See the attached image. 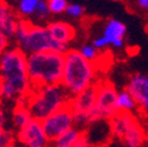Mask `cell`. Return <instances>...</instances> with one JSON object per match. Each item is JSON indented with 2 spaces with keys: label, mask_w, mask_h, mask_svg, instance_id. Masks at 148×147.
Instances as JSON below:
<instances>
[{
  "label": "cell",
  "mask_w": 148,
  "mask_h": 147,
  "mask_svg": "<svg viewBox=\"0 0 148 147\" xmlns=\"http://www.w3.org/2000/svg\"><path fill=\"white\" fill-rule=\"evenodd\" d=\"M97 64L85 59L79 49L69 48L65 53L61 85L69 97L73 98L97 82Z\"/></svg>",
  "instance_id": "6da1fadb"
},
{
  "label": "cell",
  "mask_w": 148,
  "mask_h": 147,
  "mask_svg": "<svg viewBox=\"0 0 148 147\" xmlns=\"http://www.w3.org/2000/svg\"><path fill=\"white\" fill-rule=\"evenodd\" d=\"M65 54L47 51L27 56L28 76L33 88L61 85Z\"/></svg>",
  "instance_id": "7a4b0ae2"
},
{
  "label": "cell",
  "mask_w": 148,
  "mask_h": 147,
  "mask_svg": "<svg viewBox=\"0 0 148 147\" xmlns=\"http://www.w3.org/2000/svg\"><path fill=\"white\" fill-rule=\"evenodd\" d=\"M0 79L12 86L18 97H28L33 87L28 76L27 54L19 47H10L0 56Z\"/></svg>",
  "instance_id": "3957f363"
},
{
  "label": "cell",
  "mask_w": 148,
  "mask_h": 147,
  "mask_svg": "<svg viewBox=\"0 0 148 147\" xmlns=\"http://www.w3.org/2000/svg\"><path fill=\"white\" fill-rule=\"evenodd\" d=\"M71 99L62 85H49L33 88L27 97L26 106L29 109L32 119L42 121L69 104Z\"/></svg>",
  "instance_id": "277c9868"
},
{
  "label": "cell",
  "mask_w": 148,
  "mask_h": 147,
  "mask_svg": "<svg viewBox=\"0 0 148 147\" xmlns=\"http://www.w3.org/2000/svg\"><path fill=\"white\" fill-rule=\"evenodd\" d=\"M16 46L24 53H26L27 56L33 53L47 52V51L65 54L69 49V47L55 41L51 36L46 26L35 25V24H32L28 32L23 39L16 41Z\"/></svg>",
  "instance_id": "5b68a950"
},
{
  "label": "cell",
  "mask_w": 148,
  "mask_h": 147,
  "mask_svg": "<svg viewBox=\"0 0 148 147\" xmlns=\"http://www.w3.org/2000/svg\"><path fill=\"white\" fill-rule=\"evenodd\" d=\"M118 91L107 79L97 81V104L90 118V122L98 120L109 121L119 111L116 107ZM89 122V124H90Z\"/></svg>",
  "instance_id": "8992f818"
},
{
  "label": "cell",
  "mask_w": 148,
  "mask_h": 147,
  "mask_svg": "<svg viewBox=\"0 0 148 147\" xmlns=\"http://www.w3.org/2000/svg\"><path fill=\"white\" fill-rule=\"evenodd\" d=\"M71 107L73 109L75 127L85 130L90 122V118L95 109L97 104V82L81 93L71 99Z\"/></svg>",
  "instance_id": "52a82bcc"
},
{
  "label": "cell",
  "mask_w": 148,
  "mask_h": 147,
  "mask_svg": "<svg viewBox=\"0 0 148 147\" xmlns=\"http://www.w3.org/2000/svg\"><path fill=\"white\" fill-rule=\"evenodd\" d=\"M41 125L46 137L51 142L59 138L65 132H67L68 130H71V128L75 127L71 104L65 105L64 107L58 109L57 112H54L53 114L47 117L45 120L41 121Z\"/></svg>",
  "instance_id": "ba28073f"
},
{
  "label": "cell",
  "mask_w": 148,
  "mask_h": 147,
  "mask_svg": "<svg viewBox=\"0 0 148 147\" xmlns=\"http://www.w3.org/2000/svg\"><path fill=\"white\" fill-rule=\"evenodd\" d=\"M16 140L21 147H49L51 141L45 134L41 121L32 119L27 125L18 130Z\"/></svg>",
  "instance_id": "9c48e42d"
},
{
  "label": "cell",
  "mask_w": 148,
  "mask_h": 147,
  "mask_svg": "<svg viewBox=\"0 0 148 147\" xmlns=\"http://www.w3.org/2000/svg\"><path fill=\"white\" fill-rule=\"evenodd\" d=\"M126 89L134 98L140 111L148 115V74L134 73L129 77Z\"/></svg>",
  "instance_id": "30bf717a"
},
{
  "label": "cell",
  "mask_w": 148,
  "mask_h": 147,
  "mask_svg": "<svg viewBox=\"0 0 148 147\" xmlns=\"http://www.w3.org/2000/svg\"><path fill=\"white\" fill-rule=\"evenodd\" d=\"M84 134L90 147H101L112 139L109 122L107 120H98L88 124L84 130Z\"/></svg>",
  "instance_id": "8fae6325"
},
{
  "label": "cell",
  "mask_w": 148,
  "mask_h": 147,
  "mask_svg": "<svg viewBox=\"0 0 148 147\" xmlns=\"http://www.w3.org/2000/svg\"><path fill=\"white\" fill-rule=\"evenodd\" d=\"M126 33V25L116 19H109L102 30V36L107 40L108 45L114 48H121L123 46Z\"/></svg>",
  "instance_id": "7c38bea8"
},
{
  "label": "cell",
  "mask_w": 148,
  "mask_h": 147,
  "mask_svg": "<svg viewBox=\"0 0 148 147\" xmlns=\"http://www.w3.org/2000/svg\"><path fill=\"white\" fill-rule=\"evenodd\" d=\"M20 16L5 0H0V32L14 38Z\"/></svg>",
  "instance_id": "4fadbf2b"
},
{
  "label": "cell",
  "mask_w": 148,
  "mask_h": 147,
  "mask_svg": "<svg viewBox=\"0 0 148 147\" xmlns=\"http://www.w3.org/2000/svg\"><path fill=\"white\" fill-rule=\"evenodd\" d=\"M46 28L48 30L51 36L55 41L61 45H65L67 47L73 41V39L75 38V34H77L75 28L71 24L66 21H61V20L49 21Z\"/></svg>",
  "instance_id": "5bb4252c"
},
{
  "label": "cell",
  "mask_w": 148,
  "mask_h": 147,
  "mask_svg": "<svg viewBox=\"0 0 148 147\" xmlns=\"http://www.w3.org/2000/svg\"><path fill=\"white\" fill-rule=\"evenodd\" d=\"M138 120V117H135L133 113L129 112H118L109 122V128H110V133H112L113 139L121 140L125 133L129 130L135 121Z\"/></svg>",
  "instance_id": "9a60e30c"
},
{
  "label": "cell",
  "mask_w": 148,
  "mask_h": 147,
  "mask_svg": "<svg viewBox=\"0 0 148 147\" xmlns=\"http://www.w3.org/2000/svg\"><path fill=\"white\" fill-rule=\"evenodd\" d=\"M126 147H145L146 146V128L138 119L120 140Z\"/></svg>",
  "instance_id": "2e32d148"
},
{
  "label": "cell",
  "mask_w": 148,
  "mask_h": 147,
  "mask_svg": "<svg viewBox=\"0 0 148 147\" xmlns=\"http://www.w3.org/2000/svg\"><path fill=\"white\" fill-rule=\"evenodd\" d=\"M84 131L78 127H73L64 134H61L59 138H57L53 142V147H74L80 137L82 135Z\"/></svg>",
  "instance_id": "e0dca14e"
},
{
  "label": "cell",
  "mask_w": 148,
  "mask_h": 147,
  "mask_svg": "<svg viewBox=\"0 0 148 147\" xmlns=\"http://www.w3.org/2000/svg\"><path fill=\"white\" fill-rule=\"evenodd\" d=\"M32 120V115L26 105H15L12 111V122L16 130H20Z\"/></svg>",
  "instance_id": "ac0fdd59"
},
{
  "label": "cell",
  "mask_w": 148,
  "mask_h": 147,
  "mask_svg": "<svg viewBox=\"0 0 148 147\" xmlns=\"http://www.w3.org/2000/svg\"><path fill=\"white\" fill-rule=\"evenodd\" d=\"M116 107L119 112H129L133 113L138 108V105L134 100V98L131 95V93L125 88L120 92H118L116 98Z\"/></svg>",
  "instance_id": "d6986e66"
},
{
  "label": "cell",
  "mask_w": 148,
  "mask_h": 147,
  "mask_svg": "<svg viewBox=\"0 0 148 147\" xmlns=\"http://www.w3.org/2000/svg\"><path fill=\"white\" fill-rule=\"evenodd\" d=\"M39 1L40 0H18V14L19 16L26 18L33 15Z\"/></svg>",
  "instance_id": "ffe728a7"
},
{
  "label": "cell",
  "mask_w": 148,
  "mask_h": 147,
  "mask_svg": "<svg viewBox=\"0 0 148 147\" xmlns=\"http://www.w3.org/2000/svg\"><path fill=\"white\" fill-rule=\"evenodd\" d=\"M79 52L82 54V57L87 59L90 63H94L98 65V59H99V52L92 44H85L80 47Z\"/></svg>",
  "instance_id": "44dd1931"
},
{
  "label": "cell",
  "mask_w": 148,
  "mask_h": 147,
  "mask_svg": "<svg viewBox=\"0 0 148 147\" xmlns=\"http://www.w3.org/2000/svg\"><path fill=\"white\" fill-rule=\"evenodd\" d=\"M16 135L10 130H0V147H15Z\"/></svg>",
  "instance_id": "7402d4cb"
},
{
  "label": "cell",
  "mask_w": 148,
  "mask_h": 147,
  "mask_svg": "<svg viewBox=\"0 0 148 147\" xmlns=\"http://www.w3.org/2000/svg\"><path fill=\"white\" fill-rule=\"evenodd\" d=\"M47 5H48L51 14L58 15V14L66 12L68 3H67V0H47Z\"/></svg>",
  "instance_id": "603a6c76"
},
{
  "label": "cell",
  "mask_w": 148,
  "mask_h": 147,
  "mask_svg": "<svg viewBox=\"0 0 148 147\" xmlns=\"http://www.w3.org/2000/svg\"><path fill=\"white\" fill-rule=\"evenodd\" d=\"M49 15H51V12H49L47 1L46 0H40L38 6H36V8H35V12H34L33 16H35L36 19L40 20V21H45V20L48 19Z\"/></svg>",
  "instance_id": "cb8c5ba5"
},
{
  "label": "cell",
  "mask_w": 148,
  "mask_h": 147,
  "mask_svg": "<svg viewBox=\"0 0 148 147\" xmlns=\"http://www.w3.org/2000/svg\"><path fill=\"white\" fill-rule=\"evenodd\" d=\"M65 13L71 18H81L85 14V8L79 4H68Z\"/></svg>",
  "instance_id": "d4e9b609"
},
{
  "label": "cell",
  "mask_w": 148,
  "mask_h": 147,
  "mask_svg": "<svg viewBox=\"0 0 148 147\" xmlns=\"http://www.w3.org/2000/svg\"><path fill=\"white\" fill-rule=\"evenodd\" d=\"M11 38L4 33L0 32V56H1L3 53H5L8 48H10V44H11Z\"/></svg>",
  "instance_id": "484cf974"
},
{
  "label": "cell",
  "mask_w": 148,
  "mask_h": 147,
  "mask_svg": "<svg viewBox=\"0 0 148 147\" xmlns=\"http://www.w3.org/2000/svg\"><path fill=\"white\" fill-rule=\"evenodd\" d=\"M92 45H93L98 51L105 49L106 47H108V46H109V45H108V43H107V40L103 38L102 35H99V36H97V38H94V39H93V41H92Z\"/></svg>",
  "instance_id": "4316f807"
},
{
  "label": "cell",
  "mask_w": 148,
  "mask_h": 147,
  "mask_svg": "<svg viewBox=\"0 0 148 147\" xmlns=\"http://www.w3.org/2000/svg\"><path fill=\"white\" fill-rule=\"evenodd\" d=\"M6 125V111L3 100L0 99V130H4Z\"/></svg>",
  "instance_id": "83f0119b"
},
{
  "label": "cell",
  "mask_w": 148,
  "mask_h": 147,
  "mask_svg": "<svg viewBox=\"0 0 148 147\" xmlns=\"http://www.w3.org/2000/svg\"><path fill=\"white\" fill-rule=\"evenodd\" d=\"M101 147H126L123 144H122V141H120V140H118V139H110L107 144H105L103 146H101Z\"/></svg>",
  "instance_id": "f1b7e54d"
},
{
  "label": "cell",
  "mask_w": 148,
  "mask_h": 147,
  "mask_svg": "<svg viewBox=\"0 0 148 147\" xmlns=\"http://www.w3.org/2000/svg\"><path fill=\"white\" fill-rule=\"evenodd\" d=\"M136 3L140 8H142L143 11H148V0H136Z\"/></svg>",
  "instance_id": "f546056e"
},
{
  "label": "cell",
  "mask_w": 148,
  "mask_h": 147,
  "mask_svg": "<svg viewBox=\"0 0 148 147\" xmlns=\"http://www.w3.org/2000/svg\"><path fill=\"white\" fill-rule=\"evenodd\" d=\"M146 146H148V126L146 127Z\"/></svg>",
  "instance_id": "4dcf8cb0"
},
{
  "label": "cell",
  "mask_w": 148,
  "mask_h": 147,
  "mask_svg": "<svg viewBox=\"0 0 148 147\" xmlns=\"http://www.w3.org/2000/svg\"><path fill=\"white\" fill-rule=\"evenodd\" d=\"M1 91H3V80L0 79V99H1Z\"/></svg>",
  "instance_id": "1f68e13d"
},
{
  "label": "cell",
  "mask_w": 148,
  "mask_h": 147,
  "mask_svg": "<svg viewBox=\"0 0 148 147\" xmlns=\"http://www.w3.org/2000/svg\"><path fill=\"white\" fill-rule=\"evenodd\" d=\"M147 32H148V25H147Z\"/></svg>",
  "instance_id": "d6a6232c"
}]
</instances>
